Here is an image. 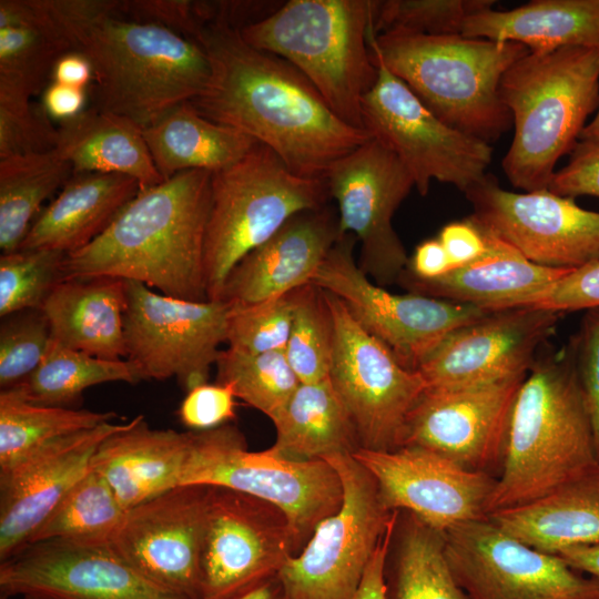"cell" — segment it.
<instances>
[{
    "mask_svg": "<svg viewBox=\"0 0 599 599\" xmlns=\"http://www.w3.org/2000/svg\"><path fill=\"white\" fill-rule=\"evenodd\" d=\"M451 572L468 599H599V581L535 549L488 517L443 532Z\"/></svg>",
    "mask_w": 599,
    "mask_h": 599,
    "instance_id": "9a60e30c",
    "label": "cell"
},
{
    "mask_svg": "<svg viewBox=\"0 0 599 599\" xmlns=\"http://www.w3.org/2000/svg\"><path fill=\"white\" fill-rule=\"evenodd\" d=\"M93 80L90 61L79 51L62 54L54 63L50 82L88 90Z\"/></svg>",
    "mask_w": 599,
    "mask_h": 599,
    "instance_id": "6f0895ef",
    "label": "cell"
},
{
    "mask_svg": "<svg viewBox=\"0 0 599 599\" xmlns=\"http://www.w3.org/2000/svg\"><path fill=\"white\" fill-rule=\"evenodd\" d=\"M396 524L387 530L376 548L353 599H386L385 570Z\"/></svg>",
    "mask_w": 599,
    "mask_h": 599,
    "instance_id": "9f6ffc18",
    "label": "cell"
},
{
    "mask_svg": "<svg viewBox=\"0 0 599 599\" xmlns=\"http://www.w3.org/2000/svg\"><path fill=\"white\" fill-rule=\"evenodd\" d=\"M571 353L591 423L599 460V307L586 311Z\"/></svg>",
    "mask_w": 599,
    "mask_h": 599,
    "instance_id": "c3c4849f",
    "label": "cell"
},
{
    "mask_svg": "<svg viewBox=\"0 0 599 599\" xmlns=\"http://www.w3.org/2000/svg\"><path fill=\"white\" fill-rule=\"evenodd\" d=\"M50 4L73 51L91 63L89 106L144 129L206 88L211 63L194 40L123 16L115 0H50Z\"/></svg>",
    "mask_w": 599,
    "mask_h": 599,
    "instance_id": "7a4b0ae2",
    "label": "cell"
},
{
    "mask_svg": "<svg viewBox=\"0 0 599 599\" xmlns=\"http://www.w3.org/2000/svg\"><path fill=\"white\" fill-rule=\"evenodd\" d=\"M0 87V159L55 150L59 131L42 105Z\"/></svg>",
    "mask_w": 599,
    "mask_h": 599,
    "instance_id": "7dc6e473",
    "label": "cell"
},
{
    "mask_svg": "<svg viewBox=\"0 0 599 599\" xmlns=\"http://www.w3.org/2000/svg\"><path fill=\"white\" fill-rule=\"evenodd\" d=\"M125 514L126 509L109 483L90 467L61 498L29 544L62 540L79 545H110Z\"/></svg>",
    "mask_w": 599,
    "mask_h": 599,
    "instance_id": "74e56055",
    "label": "cell"
},
{
    "mask_svg": "<svg viewBox=\"0 0 599 599\" xmlns=\"http://www.w3.org/2000/svg\"><path fill=\"white\" fill-rule=\"evenodd\" d=\"M215 367L216 383L231 386L236 398L271 420L301 383L285 351L251 354L227 347L220 352Z\"/></svg>",
    "mask_w": 599,
    "mask_h": 599,
    "instance_id": "60d3db41",
    "label": "cell"
},
{
    "mask_svg": "<svg viewBox=\"0 0 599 599\" xmlns=\"http://www.w3.org/2000/svg\"><path fill=\"white\" fill-rule=\"evenodd\" d=\"M499 95L515 130L501 162L506 176L524 192L548 190L598 106L599 48L528 52L504 73Z\"/></svg>",
    "mask_w": 599,
    "mask_h": 599,
    "instance_id": "8992f818",
    "label": "cell"
},
{
    "mask_svg": "<svg viewBox=\"0 0 599 599\" xmlns=\"http://www.w3.org/2000/svg\"><path fill=\"white\" fill-rule=\"evenodd\" d=\"M142 132L164 181L185 171H221L257 143L242 131L203 116L190 102L174 106Z\"/></svg>",
    "mask_w": 599,
    "mask_h": 599,
    "instance_id": "d6a6232c",
    "label": "cell"
},
{
    "mask_svg": "<svg viewBox=\"0 0 599 599\" xmlns=\"http://www.w3.org/2000/svg\"><path fill=\"white\" fill-rule=\"evenodd\" d=\"M324 180L291 172L257 142L236 163L212 173L204 238L206 296L220 300L231 270L293 215L327 205Z\"/></svg>",
    "mask_w": 599,
    "mask_h": 599,
    "instance_id": "ba28073f",
    "label": "cell"
},
{
    "mask_svg": "<svg viewBox=\"0 0 599 599\" xmlns=\"http://www.w3.org/2000/svg\"><path fill=\"white\" fill-rule=\"evenodd\" d=\"M329 196L338 207L341 233L361 242L362 271L379 286L397 283L409 257L393 226V217L415 186L400 160L370 138L337 160L325 174Z\"/></svg>",
    "mask_w": 599,
    "mask_h": 599,
    "instance_id": "2e32d148",
    "label": "cell"
},
{
    "mask_svg": "<svg viewBox=\"0 0 599 599\" xmlns=\"http://www.w3.org/2000/svg\"><path fill=\"white\" fill-rule=\"evenodd\" d=\"M21 599H48V598L38 597V596H24V597H21Z\"/></svg>",
    "mask_w": 599,
    "mask_h": 599,
    "instance_id": "6125c7cd",
    "label": "cell"
},
{
    "mask_svg": "<svg viewBox=\"0 0 599 599\" xmlns=\"http://www.w3.org/2000/svg\"><path fill=\"white\" fill-rule=\"evenodd\" d=\"M111 382L134 384L140 378L128 359L99 358L51 338L39 366L9 389L30 403L69 407L81 398L85 389Z\"/></svg>",
    "mask_w": 599,
    "mask_h": 599,
    "instance_id": "d590c367",
    "label": "cell"
},
{
    "mask_svg": "<svg viewBox=\"0 0 599 599\" xmlns=\"http://www.w3.org/2000/svg\"><path fill=\"white\" fill-rule=\"evenodd\" d=\"M477 226L486 241V251L479 258L429 280L404 270L397 283L410 293L496 312L532 306L558 280L572 271L535 264L493 233Z\"/></svg>",
    "mask_w": 599,
    "mask_h": 599,
    "instance_id": "484cf974",
    "label": "cell"
},
{
    "mask_svg": "<svg viewBox=\"0 0 599 599\" xmlns=\"http://www.w3.org/2000/svg\"><path fill=\"white\" fill-rule=\"evenodd\" d=\"M219 599H288L278 572L261 577Z\"/></svg>",
    "mask_w": 599,
    "mask_h": 599,
    "instance_id": "680465c9",
    "label": "cell"
},
{
    "mask_svg": "<svg viewBox=\"0 0 599 599\" xmlns=\"http://www.w3.org/2000/svg\"><path fill=\"white\" fill-rule=\"evenodd\" d=\"M557 555L575 570L599 581V544L570 547Z\"/></svg>",
    "mask_w": 599,
    "mask_h": 599,
    "instance_id": "91938a15",
    "label": "cell"
},
{
    "mask_svg": "<svg viewBox=\"0 0 599 599\" xmlns=\"http://www.w3.org/2000/svg\"><path fill=\"white\" fill-rule=\"evenodd\" d=\"M372 0H290L241 29L252 47L296 68L345 123L363 129L362 102L378 73L369 47Z\"/></svg>",
    "mask_w": 599,
    "mask_h": 599,
    "instance_id": "52a82bcc",
    "label": "cell"
},
{
    "mask_svg": "<svg viewBox=\"0 0 599 599\" xmlns=\"http://www.w3.org/2000/svg\"><path fill=\"white\" fill-rule=\"evenodd\" d=\"M494 0H386L375 1L370 31L444 35L460 34L467 17L493 8Z\"/></svg>",
    "mask_w": 599,
    "mask_h": 599,
    "instance_id": "ee69618b",
    "label": "cell"
},
{
    "mask_svg": "<svg viewBox=\"0 0 599 599\" xmlns=\"http://www.w3.org/2000/svg\"><path fill=\"white\" fill-rule=\"evenodd\" d=\"M419 278H436L453 270L447 253L438 238L418 244L405 268Z\"/></svg>",
    "mask_w": 599,
    "mask_h": 599,
    "instance_id": "11a10c76",
    "label": "cell"
},
{
    "mask_svg": "<svg viewBox=\"0 0 599 599\" xmlns=\"http://www.w3.org/2000/svg\"><path fill=\"white\" fill-rule=\"evenodd\" d=\"M557 312L515 307L490 312L449 334L417 367L427 388H457L527 374L554 332Z\"/></svg>",
    "mask_w": 599,
    "mask_h": 599,
    "instance_id": "603a6c76",
    "label": "cell"
},
{
    "mask_svg": "<svg viewBox=\"0 0 599 599\" xmlns=\"http://www.w3.org/2000/svg\"><path fill=\"white\" fill-rule=\"evenodd\" d=\"M298 552L291 522L278 507L231 488L210 486L199 599H219L278 572Z\"/></svg>",
    "mask_w": 599,
    "mask_h": 599,
    "instance_id": "ac0fdd59",
    "label": "cell"
},
{
    "mask_svg": "<svg viewBox=\"0 0 599 599\" xmlns=\"http://www.w3.org/2000/svg\"><path fill=\"white\" fill-rule=\"evenodd\" d=\"M526 375L426 388L407 417L402 447L425 448L465 469L486 471L502 458L514 402Z\"/></svg>",
    "mask_w": 599,
    "mask_h": 599,
    "instance_id": "ffe728a7",
    "label": "cell"
},
{
    "mask_svg": "<svg viewBox=\"0 0 599 599\" xmlns=\"http://www.w3.org/2000/svg\"><path fill=\"white\" fill-rule=\"evenodd\" d=\"M324 293L335 325L328 378L352 419L361 448L397 449L426 383L417 370L404 367L365 332L338 297Z\"/></svg>",
    "mask_w": 599,
    "mask_h": 599,
    "instance_id": "5bb4252c",
    "label": "cell"
},
{
    "mask_svg": "<svg viewBox=\"0 0 599 599\" xmlns=\"http://www.w3.org/2000/svg\"><path fill=\"white\" fill-rule=\"evenodd\" d=\"M385 583L386 599H468L449 567L443 534L410 514Z\"/></svg>",
    "mask_w": 599,
    "mask_h": 599,
    "instance_id": "f35d334b",
    "label": "cell"
},
{
    "mask_svg": "<svg viewBox=\"0 0 599 599\" xmlns=\"http://www.w3.org/2000/svg\"><path fill=\"white\" fill-rule=\"evenodd\" d=\"M67 253L50 248H19L0 256V316L42 306L63 278Z\"/></svg>",
    "mask_w": 599,
    "mask_h": 599,
    "instance_id": "7bdbcfd3",
    "label": "cell"
},
{
    "mask_svg": "<svg viewBox=\"0 0 599 599\" xmlns=\"http://www.w3.org/2000/svg\"><path fill=\"white\" fill-rule=\"evenodd\" d=\"M125 424L109 422L63 436L0 470V561L29 544L61 498L89 471L100 444Z\"/></svg>",
    "mask_w": 599,
    "mask_h": 599,
    "instance_id": "cb8c5ba5",
    "label": "cell"
},
{
    "mask_svg": "<svg viewBox=\"0 0 599 599\" xmlns=\"http://www.w3.org/2000/svg\"><path fill=\"white\" fill-rule=\"evenodd\" d=\"M335 325L325 293L314 284L293 291V319L285 354L301 383L328 378Z\"/></svg>",
    "mask_w": 599,
    "mask_h": 599,
    "instance_id": "b9f144b4",
    "label": "cell"
},
{
    "mask_svg": "<svg viewBox=\"0 0 599 599\" xmlns=\"http://www.w3.org/2000/svg\"><path fill=\"white\" fill-rule=\"evenodd\" d=\"M352 456L373 476L387 508L405 509L436 531L488 517L496 479L486 471L465 469L416 446L359 448Z\"/></svg>",
    "mask_w": 599,
    "mask_h": 599,
    "instance_id": "44dd1931",
    "label": "cell"
},
{
    "mask_svg": "<svg viewBox=\"0 0 599 599\" xmlns=\"http://www.w3.org/2000/svg\"><path fill=\"white\" fill-rule=\"evenodd\" d=\"M236 396L229 385L204 383L189 390L177 416L192 432L213 429L236 418Z\"/></svg>",
    "mask_w": 599,
    "mask_h": 599,
    "instance_id": "681fc988",
    "label": "cell"
},
{
    "mask_svg": "<svg viewBox=\"0 0 599 599\" xmlns=\"http://www.w3.org/2000/svg\"><path fill=\"white\" fill-rule=\"evenodd\" d=\"M437 238L444 246L453 270L476 261L486 251L485 237L469 217L446 224Z\"/></svg>",
    "mask_w": 599,
    "mask_h": 599,
    "instance_id": "f5cc1de1",
    "label": "cell"
},
{
    "mask_svg": "<svg viewBox=\"0 0 599 599\" xmlns=\"http://www.w3.org/2000/svg\"><path fill=\"white\" fill-rule=\"evenodd\" d=\"M140 191V184L123 174H73L33 221L20 248L78 251L100 235Z\"/></svg>",
    "mask_w": 599,
    "mask_h": 599,
    "instance_id": "f1b7e54d",
    "label": "cell"
},
{
    "mask_svg": "<svg viewBox=\"0 0 599 599\" xmlns=\"http://www.w3.org/2000/svg\"><path fill=\"white\" fill-rule=\"evenodd\" d=\"M579 139L599 141V103L593 119L586 124Z\"/></svg>",
    "mask_w": 599,
    "mask_h": 599,
    "instance_id": "94428289",
    "label": "cell"
},
{
    "mask_svg": "<svg viewBox=\"0 0 599 599\" xmlns=\"http://www.w3.org/2000/svg\"><path fill=\"white\" fill-rule=\"evenodd\" d=\"M125 281L111 276L61 280L42 311L51 338L92 356L118 361L126 357Z\"/></svg>",
    "mask_w": 599,
    "mask_h": 599,
    "instance_id": "83f0119b",
    "label": "cell"
},
{
    "mask_svg": "<svg viewBox=\"0 0 599 599\" xmlns=\"http://www.w3.org/2000/svg\"><path fill=\"white\" fill-rule=\"evenodd\" d=\"M373 60L382 62L449 126L487 143L512 125L499 95L504 73L529 50L463 34L368 32Z\"/></svg>",
    "mask_w": 599,
    "mask_h": 599,
    "instance_id": "5b68a950",
    "label": "cell"
},
{
    "mask_svg": "<svg viewBox=\"0 0 599 599\" xmlns=\"http://www.w3.org/2000/svg\"><path fill=\"white\" fill-rule=\"evenodd\" d=\"M191 436L192 432L151 428L138 415L100 444L91 468L128 510L182 485Z\"/></svg>",
    "mask_w": 599,
    "mask_h": 599,
    "instance_id": "4316f807",
    "label": "cell"
},
{
    "mask_svg": "<svg viewBox=\"0 0 599 599\" xmlns=\"http://www.w3.org/2000/svg\"><path fill=\"white\" fill-rule=\"evenodd\" d=\"M356 242L352 234L341 236L311 283L338 297L355 322L407 369L416 370L449 334L490 313L410 292H388L359 267Z\"/></svg>",
    "mask_w": 599,
    "mask_h": 599,
    "instance_id": "8fae6325",
    "label": "cell"
},
{
    "mask_svg": "<svg viewBox=\"0 0 599 599\" xmlns=\"http://www.w3.org/2000/svg\"><path fill=\"white\" fill-rule=\"evenodd\" d=\"M73 176L57 150L0 159V248L14 252L40 205Z\"/></svg>",
    "mask_w": 599,
    "mask_h": 599,
    "instance_id": "e575fe53",
    "label": "cell"
},
{
    "mask_svg": "<svg viewBox=\"0 0 599 599\" xmlns=\"http://www.w3.org/2000/svg\"><path fill=\"white\" fill-rule=\"evenodd\" d=\"M468 216L530 262L577 270L599 263V212L549 190L511 192L486 177L465 193Z\"/></svg>",
    "mask_w": 599,
    "mask_h": 599,
    "instance_id": "e0dca14e",
    "label": "cell"
},
{
    "mask_svg": "<svg viewBox=\"0 0 599 599\" xmlns=\"http://www.w3.org/2000/svg\"><path fill=\"white\" fill-rule=\"evenodd\" d=\"M209 490L181 485L128 509L111 547L153 583L199 599Z\"/></svg>",
    "mask_w": 599,
    "mask_h": 599,
    "instance_id": "7402d4cb",
    "label": "cell"
},
{
    "mask_svg": "<svg viewBox=\"0 0 599 599\" xmlns=\"http://www.w3.org/2000/svg\"><path fill=\"white\" fill-rule=\"evenodd\" d=\"M57 152L73 174L105 173L131 176L141 190L164 182L142 128L130 119L88 106L77 118L60 123Z\"/></svg>",
    "mask_w": 599,
    "mask_h": 599,
    "instance_id": "1f68e13d",
    "label": "cell"
},
{
    "mask_svg": "<svg viewBox=\"0 0 599 599\" xmlns=\"http://www.w3.org/2000/svg\"><path fill=\"white\" fill-rule=\"evenodd\" d=\"M0 387L9 389L26 379L41 363L51 332L42 309H24L1 317Z\"/></svg>",
    "mask_w": 599,
    "mask_h": 599,
    "instance_id": "bcb514c9",
    "label": "cell"
},
{
    "mask_svg": "<svg viewBox=\"0 0 599 599\" xmlns=\"http://www.w3.org/2000/svg\"><path fill=\"white\" fill-rule=\"evenodd\" d=\"M460 34L521 43L532 53L599 48V0H534L506 11L488 8L467 17Z\"/></svg>",
    "mask_w": 599,
    "mask_h": 599,
    "instance_id": "4dcf8cb0",
    "label": "cell"
},
{
    "mask_svg": "<svg viewBox=\"0 0 599 599\" xmlns=\"http://www.w3.org/2000/svg\"><path fill=\"white\" fill-rule=\"evenodd\" d=\"M125 295L126 359L140 380L175 377L185 393L207 383L232 303L180 300L135 281H125Z\"/></svg>",
    "mask_w": 599,
    "mask_h": 599,
    "instance_id": "4fadbf2b",
    "label": "cell"
},
{
    "mask_svg": "<svg viewBox=\"0 0 599 599\" xmlns=\"http://www.w3.org/2000/svg\"><path fill=\"white\" fill-rule=\"evenodd\" d=\"M113 412L30 403L12 389L0 392V470L63 436L112 422Z\"/></svg>",
    "mask_w": 599,
    "mask_h": 599,
    "instance_id": "8d00e7d4",
    "label": "cell"
},
{
    "mask_svg": "<svg viewBox=\"0 0 599 599\" xmlns=\"http://www.w3.org/2000/svg\"><path fill=\"white\" fill-rule=\"evenodd\" d=\"M548 190L571 199L599 196V141L577 142L568 164L555 172Z\"/></svg>",
    "mask_w": 599,
    "mask_h": 599,
    "instance_id": "816d5d0a",
    "label": "cell"
},
{
    "mask_svg": "<svg viewBox=\"0 0 599 599\" xmlns=\"http://www.w3.org/2000/svg\"><path fill=\"white\" fill-rule=\"evenodd\" d=\"M190 39L211 63L206 88L190 103L270 148L294 174L324 180L337 160L372 138L341 120L291 63L250 45L240 28L207 23Z\"/></svg>",
    "mask_w": 599,
    "mask_h": 599,
    "instance_id": "6da1fadb",
    "label": "cell"
},
{
    "mask_svg": "<svg viewBox=\"0 0 599 599\" xmlns=\"http://www.w3.org/2000/svg\"><path fill=\"white\" fill-rule=\"evenodd\" d=\"M182 485L222 486L275 505L288 518L300 551L343 501L339 476L328 461L294 460L271 448L251 451L231 424L192 432Z\"/></svg>",
    "mask_w": 599,
    "mask_h": 599,
    "instance_id": "9c48e42d",
    "label": "cell"
},
{
    "mask_svg": "<svg viewBox=\"0 0 599 599\" xmlns=\"http://www.w3.org/2000/svg\"><path fill=\"white\" fill-rule=\"evenodd\" d=\"M597 464L571 349L535 361L514 402L488 516L539 499Z\"/></svg>",
    "mask_w": 599,
    "mask_h": 599,
    "instance_id": "277c9868",
    "label": "cell"
},
{
    "mask_svg": "<svg viewBox=\"0 0 599 599\" xmlns=\"http://www.w3.org/2000/svg\"><path fill=\"white\" fill-rule=\"evenodd\" d=\"M41 6L34 22L0 29V87L29 98L43 92L55 61L73 51L50 0H41Z\"/></svg>",
    "mask_w": 599,
    "mask_h": 599,
    "instance_id": "ab89813d",
    "label": "cell"
},
{
    "mask_svg": "<svg viewBox=\"0 0 599 599\" xmlns=\"http://www.w3.org/2000/svg\"><path fill=\"white\" fill-rule=\"evenodd\" d=\"M488 518L547 554L599 544V464L539 499L495 511Z\"/></svg>",
    "mask_w": 599,
    "mask_h": 599,
    "instance_id": "f546056e",
    "label": "cell"
},
{
    "mask_svg": "<svg viewBox=\"0 0 599 599\" xmlns=\"http://www.w3.org/2000/svg\"><path fill=\"white\" fill-rule=\"evenodd\" d=\"M211 179V172L192 170L141 190L100 235L65 255L62 277L111 276L171 297L207 301Z\"/></svg>",
    "mask_w": 599,
    "mask_h": 599,
    "instance_id": "3957f363",
    "label": "cell"
},
{
    "mask_svg": "<svg viewBox=\"0 0 599 599\" xmlns=\"http://www.w3.org/2000/svg\"><path fill=\"white\" fill-rule=\"evenodd\" d=\"M272 423L276 438L270 448L290 459L353 455L361 448L352 419L329 378L300 383Z\"/></svg>",
    "mask_w": 599,
    "mask_h": 599,
    "instance_id": "836d02e7",
    "label": "cell"
},
{
    "mask_svg": "<svg viewBox=\"0 0 599 599\" xmlns=\"http://www.w3.org/2000/svg\"><path fill=\"white\" fill-rule=\"evenodd\" d=\"M341 236L338 215L328 205L296 213L231 270L220 300L253 304L311 284Z\"/></svg>",
    "mask_w": 599,
    "mask_h": 599,
    "instance_id": "d4e9b609",
    "label": "cell"
},
{
    "mask_svg": "<svg viewBox=\"0 0 599 599\" xmlns=\"http://www.w3.org/2000/svg\"><path fill=\"white\" fill-rule=\"evenodd\" d=\"M41 105L51 118L60 123L80 115L88 106V90L50 82L41 93Z\"/></svg>",
    "mask_w": 599,
    "mask_h": 599,
    "instance_id": "db71d44e",
    "label": "cell"
},
{
    "mask_svg": "<svg viewBox=\"0 0 599 599\" xmlns=\"http://www.w3.org/2000/svg\"><path fill=\"white\" fill-rule=\"evenodd\" d=\"M190 599L144 578L110 545L28 544L0 561V599Z\"/></svg>",
    "mask_w": 599,
    "mask_h": 599,
    "instance_id": "d6986e66",
    "label": "cell"
},
{
    "mask_svg": "<svg viewBox=\"0 0 599 599\" xmlns=\"http://www.w3.org/2000/svg\"><path fill=\"white\" fill-rule=\"evenodd\" d=\"M337 471L343 501L278 571L288 599H353L398 510L382 500L373 476L352 456L324 458Z\"/></svg>",
    "mask_w": 599,
    "mask_h": 599,
    "instance_id": "30bf717a",
    "label": "cell"
},
{
    "mask_svg": "<svg viewBox=\"0 0 599 599\" xmlns=\"http://www.w3.org/2000/svg\"><path fill=\"white\" fill-rule=\"evenodd\" d=\"M373 62L378 77L362 102L363 128L395 153L418 193L426 195L433 180L463 193L480 183L491 162L490 144L439 120L405 82Z\"/></svg>",
    "mask_w": 599,
    "mask_h": 599,
    "instance_id": "7c38bea8",
    "label": "cell"
},
{
    "mask_svg": "<svg viewBox=\"0 0 599 599\" xmlns=\"http://www.w3.org/2000/svg\"><path fill=\"white\" fill-rule=\"evenodd\" d=\"M532 307L557 313L599 307V263L570 271Z\"/></svg>",
    "mask_w": 599,
    "mask_h": 599,
    "instance_id": "f907efd6",
    "label": "cell"
},
{
    "mask_svg": "<svg viewBox=\"0 0 599 599\" xmlns=\"http://www.w3.org/2000/svg\"><path fill=\"white\" fill-rule=\"evenodd\" d=\"M293 319V292L253 304H232L226 343L237 352L285 351Z\"/></svg>",
    "mask_w": 599,
    "mask_h": 599,
    "instance_id": "f6af8a7d",
    "label": "cell"
}]
</instances>
